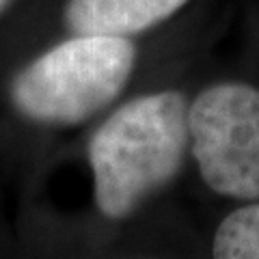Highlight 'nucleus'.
Returning <instances> with one entry per match:
<instances>
[{"mask_svg": "<svg viewBox=\"0 0 259 259\" xmlns=\"http://www.w3.org/2000/svg\"><path fill=\"white\" fill-rule=\"evenodd\" d=\"M188 106L162 91L123 104L89 143L97 209L125 218L177 175L188 147Z\"/></svg>", "mask_w": 259, "mask_h": 259, "instance_id": "f257e3e1", "label": "nucleus"}, {"mask_svg": "<svg viewBox=\"0 0 259 259\" xmlns=\"http://www.w3.org/2000/svg\"><path fill=\"white\" fill-rule=\"evenodd\" d=\"M134 63L136 48L125 37L76 35L26 65L11 84V100L32 121L74 125L123 91Z\"/></svg>", "mask_w": 259, "mask_h": 259, "instance_id": "f03ea898", "label": "nucleus"}, {"mask_svg": "<svg viewBox=\"0 0 259 259\" xmlns=\"http://www.w3.org/2000/svg\"><path fill=\"white\" fill-rule=\"evenodd\" d=\"M192 156L203 182L218 194L259 199V89L221 82L188 108Z\"/></svg>", "mask_w": 259, "mask_h": 259, "instance_id": "7ed1b4c3", "label": "nucleus"}, {"mask_svg": "<svg viewBox=\"0 0 259 259\" xmlns=\"http://www.w3.org/2000/svg\"><path fill=\"white\" fill-rule=\"evenodd\" d=\"M190 0H69L65 22L74 35L127 37L177 13Z\"/></svg>", "mask_w": 259, "mask_h": 259, "instance_id": "20e7f679", "label": "nucleus"}, {"mask_svg": "<svg viewBox=\"0 0 259 259\" xmlns=\"http://www.w3.org/2000/svg\"><path fill=\"white\" fill-rule=\"evenodd\" d=\"M214 259H259V203L231 212L218 225Z\"/></svg>", "mask_w": 259, "mask_h": 259, "instance_id": "39448f33", "label": "nucleus"}, {"mask_svg": "<svg viewBox=\"0 0 259 259\" xmlns=\"http://www.w3.org/2000/svg\"><path fill=\"white\" fill-rule=\"evenodd\" d=\"M7 3H9V0H0V11H3L5 7H7Z\"/></svg>", "mask_w": 259, "mask_h": 259, "instance_id": "423d86ee", "label": "nucleus"}]
</instances>
